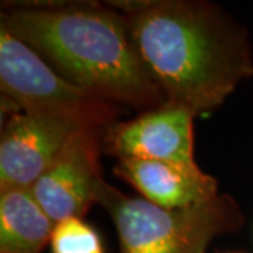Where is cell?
Returning <instances> with one entry per match:
<instances>
[{
    "instance_id": "cell-5",
    "label": "cell",
    "mask_w": 253,
    "mask_h": 253,
    "mask_svg": "<svg viewBox=\"0 0 253 253\" xmlns=\"http://www.w3.org/2000/svg\"><path fill=\"white\" fill-rule=\"evenodd\" d=\"M81 128L86 126L54 113L14 111L1 131L0 191L31 189Z\"/></svg>"
},
{
    "instance_id": "cell-4",
    "label": "cell",
    "mask_w": 253,
    "mask_h": 253,
    "mask_svg": "<svg viewBox=\"0 0 253 253\" xmlns=\"http://www.w3.org/2000/svg\"><path fill=\"white\" fill-rule=\"evenodd\" d=\"M0 89L3 103L72 118L84 126L109 131L118 107L68 82L33 48L0 26Z\"/></svg>"
},
{
    "instance_id": "cell-8",
    "label": "cell",
    "mask_w": 253,
    "mask_h": 253,
    "mask_svg": "<svg viewBox=\"0 0 253 253\" xmlns=\"http://www.w3.org/2000/svg\"><path fill=\"white\" fill-rule=\"evenodd\" d=\"M114 173L158 207L177 210L196 206L218 194L215 179L197 166L124 158L117 159Z\"/></svg>"
},
{
    "instance_id": "cell-3",
    "label": "cell",
    "mask_w": 253,
    "mask_h": 253,
    "mask_svg": "<svg viewBox=\"0 0 253 253\" xmlns=\"http://www.w3.org/2000/svg\"><path fill=\"white\" fill-rule=\"evenodd\" d=\"M96 203L116 225L120 253H206L212 239L244 222L239 206L226 194L191 207L166 210L101 180Z\"/></svg>"
},
{
    "instance_id": "cell-10",
    "label": "cell",
    "mask_w": 253,
    "mask_h": 253,
    "mask_svg": "<svg viewBox=\"0 0 253 253\" xmlns=\"http://www.w3.org/2000/svg\"><path fill=\"white\" fill-rule=\"evenodd\" d=\"M49 244L52 253H104L97 232L82 218L56 222Z\"/></svg>"
},
{
    "instance_id": "cell-9",
    "label": "cell",
    "mask_w": 253,
    "mask_h": 253,
    "mask_svg": "<svg viewBox=\"0 0 253 253\" xmlns=\"http://www.w3.org/2000/svg\"><path fill=\"white\" fill-rule=\"evenodd\" d=\"M55 225L31 189L0 194V253H40L51 242Z\"/></svg>"
},
{
    "instance_id": "cell-1",
    "label": "cell",
    "mask_w": 253,
    "mask_h": 253,
    "mask_svg": "<svg viewBox=\"0 0 253 253\" xmlns=\"http://www.w3.org/2000/svg\"><path fill=\"white\" fill-rule=\"evenodd\" d=\"M166 103L196 117L218 109L253 75L246 34L221 7L200 0L111 3Z\"/></svg>"
},
{
    "instance_id": "cell-6",
    "label": "cell",
    "mask_w": 253,
    "mask_h": 253,
    "mask_svg": "<svg viewBox=\"0 0 253 253\" xmlns=\"http://www.w3.org/2000/svg\"><path fill=\"white\" fill-rule=\"evenodd\" d=\"M106 132L94 126L76 131L56 161L31 187L55 224L82 218L96 203V190L103 180L99 158Z\"/></svg>"
},
{
    "instance_id": "cell-2",
    "label": "cell",
    "mask_w": 253,
    "mask_h": 253,
    "mask_svg": "<svg viewBox=\"0 0 253 253\" xmlns=\"http://www.w3.org/2000/svg\"><path fill=\"white\" fill-rule=\"evenodd\" d=\"M0 26L68 82L141 113L166 103L142 62L121 11L94 3L6 6Z\"/></svg>"
},
{
    "instance_id": "cell-7",
    "label": "cell",
    "mask_w": 253,
    "mask_h": 253,
    "mask_svg": "<svg viewBox=\"0 0 253 253\" xmlns=\"http://www.w3.org/2000/svg\"><path fill=\"white\" fill-rule=\"evenodd\" d=\"M194 118L189 110L165 103L111 126L104 145L117 159L135 158L197 166L193 154Z\"/></svg>"
}]
</instances>
